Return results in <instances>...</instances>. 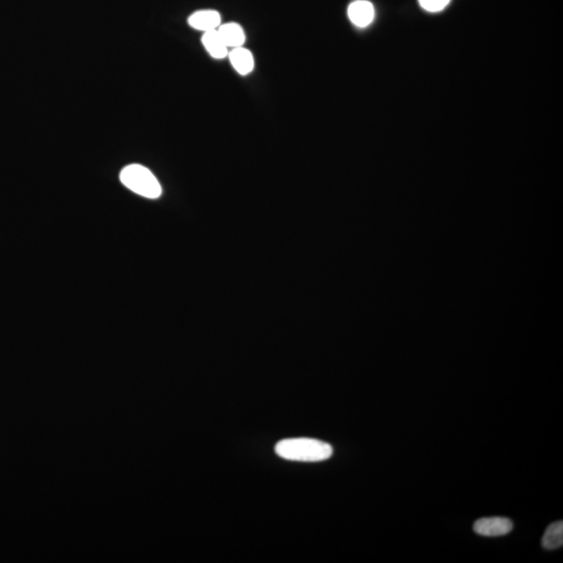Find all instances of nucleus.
I'll return each mask as SVG.
<instances>
[{
  "mask_svg": "<svg viewBox=\"0 0 563 563\" xmlns=\"http://www.w3.org/2000/svg\"><path fill=\"white\" fill-rule=\"evenodd\" d=\"M222 17L214 10H203L195 12L188 19L189 25L197 31H206L218 29L220 27Z\"/></svg>",
  "mask_w": 563,
  "mask_h": 563,
  "instance_id": "obj_5",
  "label": "nucleus"
},
{
  "mask_svg": "<svg viewBox=\"0 0 563 563\" xmlns=\"http://www.w3.org/2000/svg\"><path fill=\"white\" fill-rule=\"evenodd\" d=\"M513 524L506 518H484L473 524V531L481 536H503L511 532Z\"/></svg>",
  "mask_w": 563,
  "mask_h": 563,
  "instance_id": "obj_3",
  "label": "nucleus"
},
{
  "mask_svg": "<svg viewBox=\"0 0 563 563\" xmlns=\"http://www.w3.org/2000/svg\"><path fill=\"white\" fill-rule=\"evenodd\" d=\"M348 14L352 24L358 27H366L375 18V8L367 0H357L348 6Z\"/></svg>",
  "mask_w": 563,
  "mask_h": 563,
  "instance_id": "obj_4",
  "label": "nucleus"
},
{
  "mask_svg": "<svg viewBox=\"0 0 563 563\" xmlns=\"http://www.w3.org/2000/svg\"><path fill=\"white\" fill-rule=\"evenodd\" d=\"M563 545V522L550 525L543 537V547L547 550H555Z\"/></svg>",
  "mask_w": 563,
  "mask_h": 563,
  "instance_id": "obj_9",
  "label": "nucleus"
},
{
  "mask_svg": "<svg viewBox=\"0 0 563 563\" xmlns=\"http://www.w3.org/2000/svg\"><path fill=\"white\" fill-rule=\"evenodd\" d=\"M420 6L427 12L437 13L445 10L450 2V0H418Z\"/></svg>",
  "mask_w": 563,
  "mask_h": 563,
  "instance_id": "obj_10",
  "label": "nucleus"
},
{
  "mask_svg": "<svg viewBox=\"0 0 563 563\" xmlns=\"http://www.w3.org/2000/svg\"><path fill=\"white\" fill-rule=\"evenodd\" d=\"M218 31L227 48H241L245 42V34L237 23L220 25Z\"/></svg>",
  "mask_w": 563,
  "mask_h": 563,
  "instance_id": "obj_7",
  "label": "nucleus"
},
{
  "mask_svg": "<svg viewBox=\"0 0 563 563\" xmlns=\"http://www.w3.org/2000/svg\"><path fill=\"white\" fill-rule=\"evenodd\" d=\"M201 41H203L206 50L214 59H222L227 56V48L222 41L218 29L204 33Z\"/></svg>",
  "mask_w": 563,
  "mask_h": 563,
  "instance_id": "obj_8",
  "label": "nucleus"
},
{
  "mask_svg": "<svg viewBox=\"0 0 563 563\" xmlns=\"http://www.w3.org/2000/svg\"><path fill=\"white\" fill-rule=\"evenodd\" d=\"M229 57L231 66L240 76H248L254 70V57H252V52L246 48H243L242 46L233 48L229 52Z\"/></svg>",
  "mask_w": 563,
  "mask_h": 563,
  "instance_id": "obj_6",
  "label": "nucleus"
},
{
  "mask_svg": "<svg viewBox=\"0 0 563 563\" xmlns=\"http://www.w3.org/2000/svg\"><path fill=\"white\" fill-rule=\"evenodd\" d=\"M120 180L129 190L146 199H158L162 188L150 169L139 164H131L120 172Z\"/></svg>",
  "mask_w": 563,
  "mask_h": 563,
  "instance_id": "obj_2",
  "label": "nucleus"
},
{
  "mask_svg": "<svg viewBox=\"0 0 563 563\" xmlns=\"http://www.w3.org/2000/svg\"><path fill=\"white\" fill-rule=\"evenodd\" d=\"M275 450L282 459L299 462H320L333 455L332 446L307 437L284 439L276 445Z\"/></svg>",
  "mask_w": 563,
  "mask_h": 563,
  "instance_id": "obj_1",
  "label": "nucleus"
}]
</instances>
